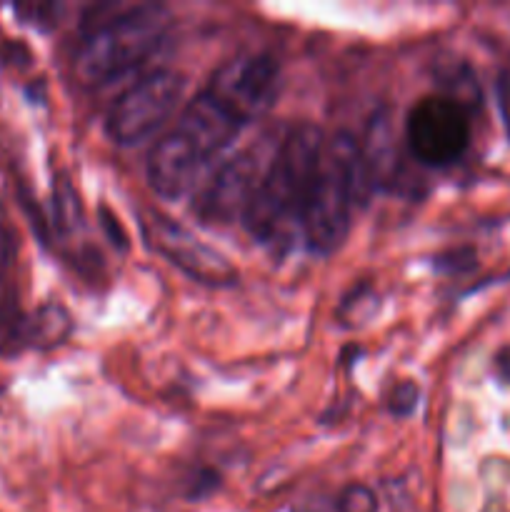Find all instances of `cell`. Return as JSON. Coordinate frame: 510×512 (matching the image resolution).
Returning <instances> with one entry per match:
<instances>
[{
  "instance_id": "6da1fadb",
  "label": "cell",
  "mask_w": 510,
  "mask_h": 512,
  "mask_svg": "<svg viewBox=\"0 0 510 512\" xmlns=\"http://www.w3.org/2000/svg\"><path fill=\"white\" fill-rule=\"evenodd\" d=\"M245 128L233 108L205 85L148 158V183L160 198L178 200Z\"/></svg>"
},
{
  "instance_id": "7a4b0ae2",
  "label": "cell",
  "mask_w": 510,
  "mask_h": 512,
  "mask_svg": "<svg viewBox=\"0 0 510 512\" xmlns=\"http://www.w3.org/2000/svg\"><path fill=\"white\" fill-rule=\"evenodd\" d=\"M325 143L328 138L318 125L298 123L288 128L268 175L240 218L250 238L270 248L288 245L290 233L303 218Z\"/></svg>"
},
{
  "instance_id": "3957f363",
  "label": "cell",
  "mask_w": 510,
  "mask_h": 512,
  "mask_svg": "<svg viewBox=\"0 0 510 512\" xmlns=\"http://www.w3.org/2000/svg\"><path fill=\"white\" fill-rule=\"evenodd\" d=\"M373 190L360 155V143L345 130L335 133L325 143L320 168L300 218L308 248L320 255L335 253L348 238L353 208L368 203Z\"/></svg>"
},
{
  "instance_id": "277c9868",
  "label": "cell",
  "mask_w": 510,
  "mask_h": 512,
  "mask_svg": "<svg viewBox=\"0 0 510 512\" xmlns=\"http://www.w3.org/2000/svg\"><path fill=\"white\" fill-rule=\"evenodd\" d=\"M170 20V10L155 3L125 8L100 20L75 50L73 70L80 83L105 85L140 68L163 43Z\"/></svg>"
},
{
  "instance_id": "5b68a950",
  "label": "cell",
  "mask_w": 510,
  "mask_h": 512,
  "mask_svg": "<svg viewBox=\"0 0 510 512\" xmlns=\"http://www.w3.org/2000/svg\"><path fill=\"white\" fill-rule=\"evenodd\" d=\"M288 128H270L258 135L250 145L240 148L233 158L215 170L213 180L203 188L193 210L208 225H230L243 218L250 200L258 193L260 183L268 175L270 163L278 153Z\"/></svg>"
},
{
  "instance_id": "8992f818",
  "label": "cell",
  "mask_w": 510,
  "mask_h": 512,
  "mask_svg": "<svg viewBox=\"0 0 510 512\" xmlns=\"http://www.w3.org/2000/svg\"><path fill=\"white\" fill-rule=\"evenodd\" d=\"M185 93V75L178 70H153L130 85L113 103L105 130L118 145H138L153 138L170 120Z\"/></svg>"
},
{
  "instance_id": "52a82bcc",
  "label": "cell",
  "mask_w": 510,
  "mask_h": 512,
  "mask_svg": "<svg viewBox=\"0 0 510 512\" xmlns=\"http://www.w3.org/2000/svg\"><path fill=\"white\" fill-rule=\"evenodd\" d=\"M470 110L445 95H425L405 118V143L418 163L448 168L470 148Z\"/></svg>"
},
{
  "instance_id": "ba28073f",
  "label": "cell",
  "mask_w": 510,
  "mask_h": 512,
  "mask_svg": "<svg viewBox=\"0 0 510 512\" xmlns=\"http://www.w3.org/2000/svg\"><path fill=\"white\" fill-rule=\"evenodd\" d=\"M208 88L250 125L275 105L280 93V65L268 53L238 55L215 70Z\"/></svg>"
},
{
  "instance_id": "9c48e42d",
  "label": "cell",
  "mask_w": 510,
  "mask_h": 512,
  "mask_svg": "<svg viewBox=\"0 0 510 512\" xmlns=\"http://www.w3.org/2000/svg\"><path fill=\"white\" fill-rule=\"evenodd\" d=\"M143 228L150 248L158 250L195 283L210 285V288H230L238 283V273L228 263V258L188 233L183 225L155 213L145 220Z\"/></svg>"
},
{
  "instance_id": "30bf717a",
  "label": "cell",
  "mask_w": 510,
  "mask_h": 512,
  "mask_svg": "<svg viewBox=\"0 0 510 512\" xmlns=\"http://www.w3.org/2000/svg\"><path fill=\"white\" fill-rule=\"evenodd\" d=\"M360 155H363V165L375 190L403 188L405 160L390 108H380L370 115L365 125V138L360 143Z\"/></svg>"
},
{
  "instance_id": "8fae6325",
  "label": "cell",
  "mask_w": 510,
  "mask_h": 512,
  "mask_svg": "<svg viewBox=\"0 0 510 512\" xmlns=\"http://www.w3.org/2000/svg\"><path fill=\"white\" fill-rule=\"evenodd\" d=\"M73 330L68 310L60 305H43L33 318H25L23 323V345L33 348H55L63 343Z\"/></svg>"
},
{
  "instance_id": "7c38bea8",
  "label": "cell",
  "mask_w": 510,
  "mask_h": 512,
  "mask_svg": "<svg viewBox=\"0 0 510 512\" xmlns=\"http://www.w3.org/2000/svg\"><path fill=\"white\" fill-rule=\"evenodd\" d=\"M438 83L445 98L465 105L473 113L483 105V90H480L478 75L465 60H448L438 65Z\"/></svg>"
},
{
  "instance_id": "4fadbf2b",
  "label": "cell",
  "mask_w": 510,
  "mask_h": 512,
  "mask_svg": "<svg viewBox=\"0 0 510 512\" xmlns=\"http://www.w3.org/2000/svg\"><path fill=\"white\" fill-rule=\"evenodd\" d=\"M53 213L55 228L60 235H73L83 228V205L68 175H58L53 185Z\"/></svg>"
},
{
  "instance_id": "5bb4252c",
  "label": "cell",
  "mask_w": 510,
  "mask_h": 512,
  "mask_svg": "<svg viewBox=\"0 0 510 512\" xmlns=\"http://www.w3.org/2000/svg\"><path fill=\"white\" fill-rule=\"evenodd\" d=\"M378 310V295L370 288L368 283L355 285L343 300H340L338 310H335V320H338L343 328H358L365 320L373 318V313Z\"/></svg>"
},
{
  "instance_id": "9a60e30c",
  "label": "cell",
  "mask_w": 510,
  "mask_h": 512,
  "mask_svg": "<svg viewBox=\"0 0 510 512\" xmlns=\"http://www.w3.org/2000/svg\"><path fill=\"white\" fill-rule=\"evenodd\" d=\"M433 265L443 275H468L478 268V250L473 245H458L435 255Z\"/></svg>"
},
{
  "instance_id": "2e32d148",
  "label": "cell",
  "mask_w": 510,
  "mask_h": 512,
  "mask_svg": "<svg viewBox=\"0 0 510 512\" xmlns=\"http://www.w3.org/2000/svg\"><path fill=\"white\" fill-rule=\"evenodd\" d=\"M335 512H378V498L373 490L363 483H350L335 495Z\"/></svg>"
},
{
  "instance_id": "e0dca14e",
  "label": "cell",
  "mask_w": 510,
  "mask_h": 512,
  "mask_svg": "<svg viewBox=\"0 0 510 512\" xmlns=\"http://www.w3.org/2000/svg\"><path fill=\"white\" fill-rule=\"evenodd\" d=\"M420 400V388L413 383V380H400L393 390H390L388 408L395 418H408V415L415 413Z\"/></svg>"
},
{
  "instance_id": "ac0fdd59",
  "label": "cell",
  "mask_w": 510,
  "mask_h": 512,
  "mask_svg": "<svg viewBox=\"0 0 510 512\" xmlns=\"http://www.w3.org/2000/svg\"><path fill=\"white\" fill-rule=\"evenodd\" d=\"M220 488V475L215 470H195L193 478L188 480V488H185V498L190 503H200V500L210 498L215 490Z\"/></svg>"
},
{
  "instance_id": "d6986e66",
  "label": "cell",
  "mask_w": 510,
  "mask_h": 512,
  "mask_svg": "<svg viewBox=\"0 0 510 512\" xmlns=\"http://www.w3.org/2000/svg\"><path fill=\"white\" fill-rule=\"evenodd\" d=\"M495 103H498L500 120H503L505 138L510 140V63L503 65L495 75Z\"/></svg>"
},
{
  "instance_id": "ffe728a7",
  "label": "cell",
  "mask_w": 510,
  "mask_h": 512,
  "mask_svg": "<svg viewBox=\"0 0 510 512\" xmlns=\"http://www.w3.org/2000/svg\"><path fill=\"white\" fill-rule=\"evenodd\" d=\"M100 225H103V230L108 233L110 243H113L120 253H125V250H128V235H125L120 220L115 218V215H110L105 205H100Z\"/></svg>"
},
{
  "instance_id": "44dd1931",
  "label": "cell",
  "mask_w": 510,
  "mask_h": 512,
  "mask_svg": "<svg viewBox=\"0 0 510 512\" xmlns=\"http://www.w3.org/2000/svg\"><path fill=\"white\" fill-rule=\"evenodd\" d=\"M493 373H495V378H498V383L508 385L510 388V345H503V348L495 350Z\"/></svg>"
},
{
  "instance_id": "7402d4cb",
  "label": "cell",
  "mask_w": 510,
  "mask_h": 512,
  "mask_svg": "<svg viewBox=\"0 0 510 512\" xmlns=\"http://www.w3.org/2000/svg\"><path fill=\"white\" fill-rule=\"evenodd\" d=\"M293 512H335V510H333V505H330V510H325L323 503H320V500H315V503L305 505V508H298V510H293Z\"/></svg>"
}]
</instances>
